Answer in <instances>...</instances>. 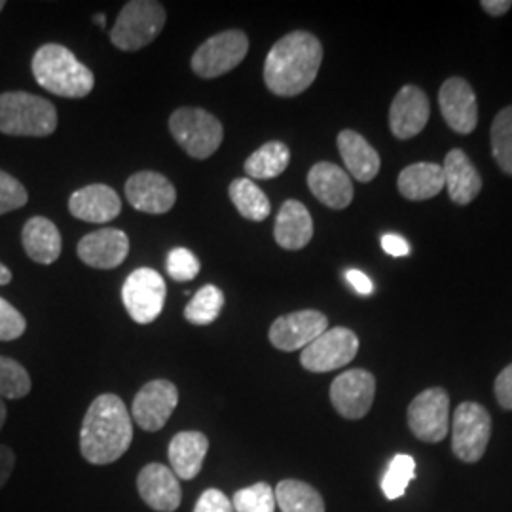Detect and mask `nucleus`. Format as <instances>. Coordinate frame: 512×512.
Listing matches in <instances>:
<instances>
[{
    "mask_svg": "<svg viewBox=\"0 0 512 512\" xmlns=\"http://www.w3.org/2000/svg\"><path fill=\"white\" fill-rule=\"evenodd\" d=\"M492 437V418L478 403H461L454 412L452 450L465 463L480 461Z\"/></svg>",
    "mask_w": 512,
    "mask_h": 512,
    "instance_id": "obj_7",
    "label": "nucleus"
},
{
    "mask_svg": "<svg viewBox=\"0 0 512 512\" xmlns=\"http://www.w3.org/2000/svg\"><path fill=\"white\" fill-rule=\"evenodd\" d=\"M21 241L27 256L44 266L54 264L61 255V247H63L57 226L46 217H33L27 220L21 232Z\"/></svg>",
    "mask_w": 512,
    "mask_h": 512,
    "instance_id": "obj_26",
    "label": "nucleus"
},
{
    "mask_svg": "<svg viewBox=\"0 0 512 512\" xmlns=\"http://www.w3.org/2000/svg\"><path fill=\"white\" fill-rule=\"evenodd\" d=\"M399 192L406 200L421 202L439 196L444 190V171L442 165L421 162L404 167L399 175Z\"/></svg>",
    "mask_w": 512,
    "mask_h": 512,
    "instance_id": "obj_27",
    "label": "nucleus"
},
{
    "mask_svg": "<svg viewBox=\"0 0 512 512\" xmlns=\"http://www.w3.org/2000/svg\"><path fill=\"white\" fill-rule=\"evenodd\" d=\"M291 162V150L287 145H283L281 141H270L266 145L255 150L247 162H245V173L249 175V179H275L279 177Z\"/></svg>",
    "mask_w": 512,
    "mask_h": 512,
    "instance_id": "obj_29",
    "label": "nucleus"
},
{
    "mask_svg": "<svg viewBox=\"0 0 512 512\" xmlns=\"http://www.w3.org/2000/svg\"><path fill=\"white\" fill-rule=\"evenodd\" d=\"M133 442L128 406L114 393L99 395L88 408L80 429V454L92 465H110Z\"/></svg>",
    "mask_w": 512,
    "mask_h": 512,
    "instance_id": "obj_1",
    "label": "nucleus"
},
{
    "mask_svg": "<svg viewBox=\"0 0 512 512\" xmlns=\"http://www.w3.org/2000/svg\"><path fill=\"white\" fill-rule=\"evenodd\" d=\"M249 52V38L238 29H230L207 38L192 57V71L202 78H217L230 73Z\"/></svg>",
    "mask_w": 512,
    "mask_h": 512,
    "instance_id": "obj_8",
    "label": "nucleus"
},
{
    "mask_svg": "<svg viewBox=\"0 0 512 512\" xmlns=\"http://www.w3.org/2000/svg\"><path fill=\"white\" fill-rule=\"evenodd\" d=\"M137 492L152 511L175 512L183 503L181 482L162 463H148L137 475Z\"/></svg>",
    "mask_w": 512,
    "mask_h": 512,
    "instance_id": "obj_15",
    "label": "nucleus"
},
{
    "mask_svg": "<svg viewBox=\"0 0 512 512\" xmlns=\"http://www.w3.org/2000/svg\"><path fill=\"white\" fill-rule=\"evenodd\" d=\"M442 171H444V188L448 190V196L452 202L467 205L480 194L482 179L473 162L469 160V156L461 148H454L446 154Z\"/></svg>",
    "mask_w": 512,
    "mask_h": 512,
    "instance_id": "obj_22",
    "label": "nucleus"
},
{
    "mask_svg": "<svg viewBox=\"0 0 512 512\" xmlns=\"http://www.w3.org/2000/svg\"><path fill=\"white\" fill-rule=\"evenodd\" d=\"M6 418H8V408H6V403L0 399V431H2L4 423H6Z\"/></svg>",
    "mask_w": 512,
    "mask_h": 512,
    "instance_id": "obj_46",
    "label": "nucleus"
},
{
    "mask_svg": "<svg viewBox=\"0 0 512 512\" xmlns=\"http://www.w3.org/2000/svg\"><path fill=\"white\" fill-rule=\"evenodd\" d=\"M359 351V338L353 330L336 327L323 332L308 348L302 349L300 363L315 374L332 372L349 365Z\"/></svg>",
    "mask_w": 512,
    "mask_h": 512,
    "instance_id": "obj_10",
    "label": "nucleus"
},
{
    "mask_svg": "<svg viewBox=\"0 0 512 512\" xmlns=\"http://www.w3.org/2000/svg\"><path fill=\"white\" fill-rule=\"evenodd\" d=\"M31 376L18 361L0 355V399H23L31 393Z\"/></svg>",
    "mask_w": 512,
    "mask_h": 512,
    "instance_id": "obj_33",
    "label": "nucleus"
},
{
    "mask_svg": "<svg viewBox=\"0 0 512 512\" xmlns=\"http://www.w3.org/2000/svg\"><path fill=\"white\" fill-rule=\"evenodd\" d=\"M27 202H29V194L25 186L12 175H8L6 171H0V215L21 209L27 205Z\"/></svg>",
    "mask_w": 512,
    "mask_h": 512,
    "instance_id": "obj_37",
    "label": "nucleus"
},
{
    "mask_svg": "<svg viewBox=\"0 0 512 512\" xmlns=\"http://www.w3.org/2000/svg\"><path fill=\"white\" fill-rule=\"evenodd\" d=\"M228 194L243 219L262 222L270 217L272 205H270L268 196L249 177L236 179L234 183L230 184Z\"/></svg>",
    "mask_w": 512,
    "mask_h": 512,
    "instance_id": "obj_30",
    "label": "nucleus"
},
{
    "mask_svg": "<svg viewBox=\"0 0 512 512\" xmlns=\"http://www.w3.org/2000/svg\"><path fill=\"white\" fill-rule=\"evenodd\" d=\"M274 238L287 251L304 249L313 238V220L304 203L287 200L275 219Z\"/></svg>",
    "mask_w": 512,
    "mask_h": 512,
    "instance_id": "obj_23",
    "label": "nucleus"
},
{
    "mask_svg": "<svg viewBox=\"0 0 512 512\" xmlns=\"http://www.w3.org/2000/svg\"><path fill=\"white\" fill-rule=\"evenodd\" d=\"M431 103L427 93L418 86H404L401 92L395 95L391 109H389V128L391 133L406 141L420 135L429 122Z\"/></svg>",
    "mask_w": 512,
    "mask_h": 512,
    "instance_id": "obj_17",
    "label": "nucleus"
},
{
    "mask_svg": "<svg viewBox=\"0 0 512 512\" xmlns=\"http://www.w3.org/2000/svg\"><path fill=\"white\" fill-rule=\"evenodd\" d=\"M492 154L497 165L512 175V107H505L494 118Z\"/></svg>",
    "mask_w": 512,
    "mask_h": 512,
    "instance_id": "obj_32",
    "label": "nucleus"
},
{
    "mask_svg": "<svg viewBox=\"0 0 512 512\" xmlns=\"http://www.w3.org/2000/svg\"><path fill=\"white\" fill-rule=\"evenodd\" d=\"M329 330V319L317 310H302L277 317L270 327V342L275 349L296 351L310 346Z\"/></svg>",
    "mask_w": 512,
    "mask_h": 512,
    "instance_id": "obj_14",
    "label": "nucleus"
},
{
    "mask_svg": "<svg viewBox=\"0 0 512 512\" xmlns=\"http://www.w3.org/2000/svg\"><path fill=\"white\" fill-rule=\"evenodd\" d=\"M408 425L416 439L440 442L450 429V397L442 387H431L408 406Z\"/></svg>",
    "mask_w": 512,
    "mask_h": 512,
    "instance_id": "obj_11",
    "label": "nucleus"
},
{
    "mask_svg": "<svg viewBox=\"0 0 512 512\" xmlns=\"http://www.w3.org/2000/svg\"><path fill=\"white\" fill-rule=\"evenodd\" d=\"M169 131L184 152L196 160H205L219 150L224 129L219 120L198 107L177 109L169 118Z\"/></svg>",
    "mask_w": 512,
    "mask_h": 512,
    "instance_id": "obj_6",
    "label": "nucleus"
},
{
    "mask_svg": "<svg viewBox=\"0 0 512 512\" xmlns=\"http://www.w3.org/2000/svg\"><path fill=\"white\" fill-rule=\"evenodd\" d=\"M76 251L86 266L97 270H112L128 258L129 239L118 228H103L80 239Z\"/></svg>",
    "mask_w": 512,
    "mask_h": 512,
    "instance_id": "obj_19",
    "label": "nucleus"
},
{
    "mask_svg": "<svg viewBox=\"0 0 512 512\" xmlns=\"http://www.w3.org/2000/svg\"><path fill=\"white\" fill-rule=\"evenodd\" d=\"M338 150L348 167L349 175H353L359 183H370L380 173V154L361 133L344 129L338 135Z\"/></svg>",
    "mask_w": 512,
    "mask_h": 512,
    "instance_id": "obj_25",
    "label": "nucleus"
},
{
    "mask_svg": "<svg viewBox=\"0 0 512 512\" xmlns=\"http://www.w3.org/2000/svg\"><path fill=\"white\" fill-rule=\"evenodd\" d=\"M209 452V439L200 431H181L169 442L171 471L179 480H194L202 473L203 459Z\"/></svg>",
    "mask_w": 512,
    "mask_h": 512,
    "instance_id": "obj_24",
    "label": "nucleus"
},
{
    "mask_svg": "<svg viewBox=\"0 0 512 512\" xmlns=\"http://www.w3.org/2000/svg\"><path fill=\"white\" fill-rule=\"evenodd\" d=\"M12 281V272L0 262V285H8Z\"/></svg>",
    "mask_w": 512,
    "mask_h": 512,
    "instance_id": "obj_45",
    "label": "nucleus"
},
{
    "mask_svg": "<svg viewBox=\"0 0 512 512\" xmlns=\"http://www.w3.org/2000/svg\"><path fill=\"white\" fill-rule=\"evenodd\" d=\"M236 512H275L274 488L266 482H256L253 486L241 488L232 499Z\"/></svg>",
    "mask_w": 512,
    "mask_h": 512,
    "instance_id": "obj_35",
    "label": "nucleus"
},
{
    "mask_svg": "<svg viewBox=\"0 0 512 512\" xmlns=\"http://www.w3.org/2000/svg\"><path fill=\"white\" fill-rule=\"evenodd\" d=\"M27 330V321L8 300L0 298V342L18 340Z\"/></svg>",
    "mask_w": 512,
    "mask_h": 512,
    "instance_id": "obj_38",
    "label": "nucleus"
},
{
    "mask_svg": "<svg viewBox=\"0 0 512 512\" xmlns=\"http://www.w3.org/2000/svg\"><path fill=\"white\" fill-rule=\"evenodd\" d=\"M323 63L319 38L306 31H294L279 38L264 63V82L279 97L306 92L315 82Z\"/></svg>",
    "mask_w": 512,
    "mask_h": 512,
    "instance_id": "obj_2",
    "label": "nucleus"
},
{
    "mask_svg": "<svg viewBox=\"0 0 512 512\" xmlns=\"http://www.w3.org/2000/svg\"><path fill=\"white\" fill-rule=\"evenodd\" d=\"M33 76L40 88L67 99H82L95 86L92 71L61 44H44L33 55Z\"/></svg>",
    "mask_w": 512,
    "mask_h": 512,
    "instance_id": "obj_3",
    "label": "nucleus"
},
{
    "mask_svg": "<svg viewBox=\"0 0 512 512\" xmlns=\"http://www.w3.org/2000/svg\"><path fill=\"white\" fill-rule=\"evenodd\" d=\"M165 10L154 0L128 2L116 19L110 42L122 52H137L152 44L164 31Z\"/></svg>",
    "mask_w": 512,
    "mask_h": 512,
    "instance_id": "obj_5",
    "label": "nucleus"
},
{
    "mask_svg": "<svg viewBox=\"0 0 512 512\" xmlns=\"http://www.w3.org/2000/svg\"><path fill=\"white\" fill-rule=\"evenodd\" d=\"M57 129L54 105L33 93H0V133L12 137H48Z\"/></svg>",
    "mask_w": 512,
    "mask_h": 512,
    "instance_id": "obj_4",
    "label": "nucleus"
},
{
    "mask_svg": "<svg viewBox=\"0 0 512 512\" xmlns=\"http://www.w3.org/2000/svg\"><path fill=\"white\" fill-rule=\"evenodd\" d=\"M74 219L107 224L122 213L120 196L107 184H90L76 190L69 200Z\"/></svg>",
    "mask_w": 512,
    "mask_h": 512,
    "instance_id": "obj_20",
    "label": "nucleus"
},
{
    "mask_svg": "<svg viewBox=\"0 0 512 512\" xmlns=\"http://www.w3.org/2000/svg\"><path fill=\"white\" fill-rule=\"evenodd\" d=\"M93 19H95V23H97V25L105 27V21H107V18H105V14H97V16H93Z\"/></svg>",
    "mask_w": 512,
    "mask_h": 512,
    "instance_id": "obj_47",
    "label": "nucleus"
},
{
    "mask_svg": "<svg viewBox=\"0 0 512 512\" xmlns=\"http://www.w3.org/2000/svg\"><path fill=\"white\" fill-rule=\"evenodd\" d=\"M194 512H236L234 511V505H232V499L224 492H220L217 488H209L205 490L196 507Z\"/></svg>",
    "mask_w": 512,
    "mask_h": 512,
    "instance_id": "obj_39",
    "label": "nucleus"
},
{
    "mask_svg": "<svg viewBox=\"0 0 512 512\" xmlns=\"http://www.w3.org/2000/svg\"><path fill=\"white\" fill-rule=\"evenodd\" d=\"M480 6L486 14L497 18V16H503L511 10L512 2L511 0H484V2H480Z\"/></svg>",
    "mask_w": 512,
    "mask_h": 512,
    "instance_id": "obj_44",
    "label": "nucleus"
},
{
    "mask_svg": "<svg viewBox=\"0 0 512 512\" xmlns=\"http://www.w3.org/2000/svg\"><path fill=\"white\" fill-rule=\"evenodd\" d=\"M376 395V378L363 368L340 374L330 385V403L346 420H361L370 412Z\"/></svg>",
    "mask_w": 512,
    "mask_h": 512,
    "instance_id": "obj_13",
    "label": "nucleus"
},
{
    "mask_svg": "<svg viewBox=\"0 0 512 512\" xmlns=\"http://www.w3.org/2000/svg\"><path fill=\"white\" fill-rule=\"evenodd\" d=\"M274 494L281 512H325L323 497L308 482L285 478L275 486Z\"/></svg>",
    "mask_w": 512,
    "mask_h": 512,
    "instance_id": "obj_28",
    "label": "nucleus"
},
{
    "mask_svg": "<svg viewBox=\"0 0 512 512\" xmlns=\"http://www.w3.org/2000/svg\"><path fill=\"white\" fill-rule=\"evenodd\" d=\"M416 478V461L408 454H397L391 459L384 478L382 490L387 499H399L406 492L408 484Z\"/></svg>",
    "mask_w": 512,
    "mask_h": 512,
    "instance_id": "obj_34",
    "label": "nucleus"
},
{
    "mask_svg": "<svg viewBox=\"0 0 512 512\" xmlns=\"http://www.w3.org/2000/svg\"><path fill=\"white\" fill-rule=\"evenodd\" d=\"M16 467V454L10 446L0 444V490L8 484L10 476L14 473Z\"/></svg>",
    "mask_w": 512,
    "mask_h": 512,
    "instance_id": "obj_41",
    "label": "nucleus"
},
{
    "mask_svg": "<svg viewBox=\"0 0 512 512\" xmlns=\"http://www.w3.org/2000/svg\"><path fill=\"white\" fill-rule=\"evenodd\" d=\"M440 110L446 124L461 135H469L478 124V103L471 84L463 78H448L439 93Z\"/></svg>",
    "mask_w": 512,
    "mask_h": 512,
    "instance_id": "obj_18",
    "label": "nucleus"
},
{
    "mask_svg": "<svg viewBox=\"0 0 512 512\" xmlns=\"http://www.w3.org/2000/svg\"><path fill=\"white\" fill-rule=\"evenodd\" d=\"M4 6H6V2H4V0H0V12L4 10Z\"/></svg>",
    "mask_w": 512,
    "mask_h": 512,
    "instance_id": "obj_48",
    "label": "nucleus"
},
{
    "mask_svg": "<svg viewBox=\"0 0 512 512\" xmlns=\"http://www.w3.org/2000/svg\"><path fill=\"white\" fill-rule=\"evenodd\" d=\"M495 397L505 410H512V363L499 372L495 380Z\"/></svg>",
    "mask_w": 512,
    "mask_h": 512,
    "instance_id": "obj_40",
    "label": "nucleus"
},
{
    "mask_svg": "<svg viewBox=\"0 0 512 512\" xmlns=\"http://www.w3.org/2000/svg\"><path fill=\"white\" fill-rule=\"evenodd\" d=\"M382 249L387 255L391 256H408L410 255V245L408 241L399 236V234H385L382 238Z\"/></svg>",
    "mask_w": 512,
    "mask_h": 512,
    "instance_id": "obj_42",
    "label": "nucleus"
},
{
    "mask_svg": "<svg viewBox=\"0 0 512 512\" xmlns=\"http://www.w3.org/2000/svg\"><path fill=\"white\" fill-rule=\"evenodd\" d=\"M165 268L169 277H173L175 281H192L194 277H198L202 266L192 251L179 247L167 255Z\"/></svg>",
    "mask_w": 512,
    "mask_h": 512,
    "instance_id": "obj_36",
    "label": "nucleus"
},
{
    "mask_svg": "<svg viewBox=\"0 0 512 512\" xmlns=\"http://www.w3.org/2000/svg\"><path fill=\"white\" fill-rule=\"evenodd\" d=\"M311 194L330 209H346L353 202V184L348 173L330 162L313 165L308 173Z\"/></svg>",
    "mask_w": 512,
    "mask_h": 512,
    "instance_id": "obj_21",
    "label": "nucleus"
},
{
    "mask_svg": "<svg viewBox=\"0 0 512 512\" xmlns=\"http://www.w3.org/2000/svg\"><path fill=\"white\" fill-rule=\"evenodd\" d=\"M165 293L167 289L162 275L150 268H139L128 275L122 287V300L135 323L148 325L164 310Z\"/></svg>",
    "mask_w": 512,
    "mask_h": 512,
    "instance_id": "obj_9",
    "label": "nucleus"
},
{
    "mask_svg": "<svg viewBox=\"0 0 512 512\" xmlns=\"http://www.w3.org/2000/svg\"><path fill=\"white\" fill-rule=\"evenodd\" d=\"M346 279H348L349 285L357 293L363 294V296H370V294L374 293V283L370 281V277L365 272H361V270H348L346 272Z\"/></svg>",
    "mask_w": 512,
    "mask_h": 512,
    "instance_id": "obj_43",
    "label": "nucleus"
},
{
    "mask_svg": "<svg viewBox=\"0 0 512 512\" xmlns=\"http://www.w3.org/2000/svg\"><path fill=\"white\" fill-rule=\"evenodd\" d=\"M224 308V294L215 285H205L194 298L188 302L184 317L188 323L205 327L219 319L220 311Z\"/></svg>",
    "mask_w": 512,
    "mask_h": 512,
    "instance_id": "obj_31",
    "label": "nucleus"
},
{
    "mask_svg": "<svg viewBox=\"0 0 512 512\" xmlns=\"http://www.w3.org/2000/svg\"><path fill=\"white\" fill-rule=\"evenodd\" d=\"M179 404V389L169 380H152L139 389L131 404V420L143 431L164 429Z\"/></svg>",
    "mask_w": 512,
    "mask_h": 512,
    "instance_id": "obj_12",
    "label": "nucleus"
},
{
    "mask_svg": "<svg viewBox=\"0 0 512 512\" xmlns=\"http://www.w3.org/2000/svg\"><path fill=\"white\" fill-rule=\"evenodd\" d=\"M129 205L148 215H164L177 202V190L171 181L154 171H139L126 183Z\"/></svg>",
    "mask_w": 512,
    "mask_h": 512,
    "instance_id": "obj_16",
    "label": "nucleus"
}]
</instances>
